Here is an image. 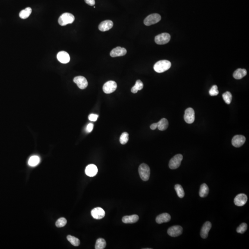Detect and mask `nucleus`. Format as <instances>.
<instances>
[{
    "label": "nucleus",
    "instance_id": "nucleus-1",
    "mask_svg": "<svg viewBox=\"0 0 249 249\" xmlns=\"http://www.w3.org/2000/svg\"><path fill=\"white\" fill-rule=\"evenodd\" d=\"M171 67V63L167 60H161L157 62L154 66V69L158 73L167 71Z\"/></svg>",
    "mask_w": 249,
    "mask_h": 249
},
{
    "label": "nucleus",
    "instance_id": "nucleus-2",
    "mask_svg": "<svg viewBox=\"0 0 249 249\" xmlns=\"http://www.w3.org/2000/svg\"><path fill=\"white\" fill-rule=\"evenodd\" d=\"M139 172L140 178L143 181H148L150 178L151 170L148 165L142 163L139 167Z\"/></svg>",
    "mask_w": 249,
    "mask_h": 249
},
{
    "label": "nucleus",
    "instance_id": "nucleus-3",
    "mask_svg": "<svg viewBox=\"0 0 249 249\" xmlns=\"http://www.w3.org/2000/svg\"><path fill=\"white\" fill-rule=\"evenodd\" d=\"M75 20V17L72 14L65 13L62 14L58 19V23L61 26H65L67 24H72Z\"/></svg>",
    "mask_w": 249,
    "mask_h": 249
},
{
    "label": "nucleus",
    "instance_id": "nucleus-4",
    "mask_svg": "<svg viewBox=\"0 0 249 249\" xmlns=\"http://www.w3.org/2000/svg\"><path fill=\"white\" fill-rule=\"evenodd\" d=\"M161 20V16L158 14H153L147 16L144 20V24L147 26L158 23Z\"/></svg>",
    "mask_w": 249,
    "mask_h": 249
},
{
    "label": "nucleus",
    "instance_id": "nucleus-5",
    "mask_svg": "<svg viewBox=\"0 0 249 249\" xmlns=\"http://www.w3.org/2000/svg\"><path fill=\"white\" fill-rule=\"evenodd\" d=\"M182 159L183 156L181 154L175 155L170 160L169 167L171 170L177 169L180 166Z\"/></svg>",
    "mask_w": 249,
    "mask_h": 249
},
{
    "label": "nucleus",
    "instance_id": "nucleus-6",
    "mask_svg": "<svg viewBox=\"0 0 249 249\" xmlns=\"http://www.w3.org/2000/svg\"><path fill=\"white\" fill-rule=\"evenodd\" d=\"M170 34L167 33H163L158 35L155 37V42L159 45H163L168 43L170 40Z\"/></svg>",
    "mask_w": 249,
    "mask_h": 249
},
{
    "label": "nucleus",
    "instance_id": "nucleus-7",
    "mask_svg": "<svg viewBox=\"0 0 249 249\" xmlns=\"http://www.w3.org/2000/svg\"><path fill=\"white\" fill-rule=\"evenodd\" d=\"M117 85L114 81H108L105 83L102 89L104 92L106 94H110L114 92L117 89Z\"/></svg>",
    "mask_w": 249,
    "mask_h": 249
},
{
    "label": "nucleus",
    "instance_id": "nucleus-8",
    "mask_svg": "<svg viewBox=\"0 0 249 249\" xmlns=\"http://www.w3.org/2000/svg\"><path fill=\"white\" fill-rule=\"evenodd\" d=\"M183 228L180 226H173L168 229L167 233L170 236L176 237L182 234Z\"/></svg>",
    "mask_w": 249,
    "mask_h": 249
},
{
    "label": "nucleus",
    "instance_id": "nucleus-9",
    "mask_svg": "<svg viewBox=\"0 0 249 249\" xmlns=\"http://www.w3.org/2000/svg\"><path fill=\"white\" fill-rule=\"evenodd\" d=\"M185 121L188 124H192L195 120V112L193 108L189 107L185 110L184 114Z\"/></svg>",
    "mask_w": 249,
    "mask_h": 249
},
{
    "label": "nucleus",
    "instance_id": "nucleus-10",
    "mask_svg": "<svg viewBox=\"0 0 249 249\" xmlns=\"http://www.w3.org/2000/svg\"><path fill=\"white\" fill-rule=\"evenodd\" d=\"M245 140L246 139L245 137L243 135H235L232 138V144L234 147L238 148L242 146L244 144Z\"/></svg>",
    "mask_w": 249,
    "mask_h": 249
},
{
    "label": "nucleus",
    "instance_id": "nucleus-11",
    "mask_svg": "<svg viewBox=\"0 0 249 249\" xmlns=\"http://www.w3.org/2000/svg\"><path fill=\"white\" fill-rule=\"evenodd\" d=\"M73 81L77 84L79 89L82 90L86 89L88 85L86 79L83 76H79L75 77L73 79Z\"/></svg>",
    "mask_w": 249,
    "mask_h": 249
},
{
    "label": "nucleus",
    "instance_id": "nucleus-12",
    "mask_svg": "<svg viewBox=\"0 0 249 249\" xmlns=\"http://www.w3.org/2000/svg\"><path fill=\"white\" fill-rule=\"evenodd\" d=\"M247 200V196L245 194L241 193L236 196L234 199V204L236 206L241 207L244 206L246 204Z\"/></svg>",
    "mask_w": 249,
    "mask_h": 249
},
{
    "label": "nucleus",
    "instance_id": "nucleus-13",
    "mask_svg": "<svg viewBox=\"0 0 249 249\" xmlns=\"http://www.w3.org/2000/svg\"><path fill=\"white\" fill-rule=\"evenodd\" d=\"M92 216L95 219H100L103 218L105 215V212L102 208L100 207L94 208L91 211Z\"/></svg>",
    "mask_w": 249,
    "mask_h": 249
},
{
    "label": "nucleus",
    "instance_id": "nucleus-14",
    "mask_svg": "<svg viewBox=\"0 0 249 249\" xmlns=\"http://www.w3.org/2000/svg\"><path fill=\"white\" fill-rule=\"evenodd\" d=\"M126 53H127V51L125 48H121L120 47H117L112 50L110 54L111 57H116L124 56L126 55Z\"/></svg>",
    "mask_w": 249,
    "mask_h": 249
},
{
    "label": "nucleus",
    "instance_id": "nucleus-15",
    "mask_svg": "<svg viewBox=\"0 0 249 249\" xmlns=\"http://www.w3.org/2000/svg\"><path fill=\"white\" fill-rule=\"evenodd\" d=\"M57 58L58 60L63 64H67L70 61V57L69 54L66 51H61L57 54Z\"/></svg>",
    "mask_w": 249,
    "mask_h": 249
},
{
    "label": "nucleus",
    "instance_id": "nucleus-16",
    "mask_svg": "<svg viewBox=\"0 0 249 249\" xmlns=\"http://www.w3.org/2000/svg\"><path fill=\"white\" fill-rule=\"evenodd\" d=\"M113 22L110 20H106L101 22L99 25V30L101 32H106L110 30L113 26Z\"/></svg>",
    "mask_w": 249,
    "mask_h": 249
},
{
    "label": "nucleus",
    "instance_id": "nucleus-17",
    "mask_svg": "<svg viewBox=\"0 0 249 249\" xmlns=\"http://www.w3.org/2000/svg\"><path fill=\"white\" fill-rule=\"evenodd\" d=\"M211 223L210 222H206L203 225L200 232V235L202 238L205 239L208 237L209 231L211 228Z\"/></svg>",
    "mask_w": 249,
    "mask_h": 249
},
{
    "label": "nucleus",
    "instance_id": "nucleus-18",
    "mask_svg": "<svg viewBox=\"0 0 249 249\" xmlns=\"http://www.w3.org/2000/svg\"><path fill=\"white\" fill-rule=\"evenodd\" d=\"M86 174L89 177H94L97 175L98 169L95 165L90 164L88 165L85 170Z\"/></svg>",
    "mask_w": 249,
    "mask_h": 249
},
{
    "label": "nucleus",
    "instance_id": "nucleus-19",
    "mask_svg": "<svg viewBox=\"0 0 249 249\" xmlns=\"http://www.w3.org/2000/svg\"><path fill=\"white\" fill-rule=\"evenodd\" d=\"M170 219L171 216L170 214L165 213L158 216L156 218V221L158 224H162L170 222Z\"/></svg>",
    "mask_w": 249,
    "mask_h": 249
},
{
    "label": "nucleus",
    "instance_id": "nucleus-20",
    "mask_svg": "<svg viewBox=\"0 0 249 249\" xmlns=\"http://www.w3.org/2000/svg\"><path fill=\"white\" fill-rule=\"evenodd\" d=\"M139 219L138 215H133L132 216H125L122 218V222L124 223L131 224L137 223Z\"/></svg>",
    "mask_w": 249,
    "mask_h": 249
},
{
    "label": "nucleus",
    "instance_id": "nucleus-21",
    "mask_svg": "<svg viewBox=\"0 0 249 249\" xmlns=\"http://www.w3.org/2000/svg\"><path fill=\"white\" fill-rule=\"evenodd\" d=\"M247 74V71L245 69H241L238 68L234 72L233 74V76L234 79H240L246 76Z\"/></svg>",
    "mask_w": 249,
    "mask_h": 249
},
{
    "label": "nucleus",
    "instance_id": "nucleus-22",
    "mask_svg": "<svg viewBox=\"0 0 249 249\" xmlns=\"http://www.w3.org/2000/svg\"><path fill=\"white\" fill-rule=\"evenodd\" d=\"M168 126V122L167 119L163 118L157 122V128L160 131H164Z\"/></svg>",
    "mask_w": 249,
    "mask_h": 249
},
{
    "label": "nucleus",
    "instance_id": "nucleus-23",
    "mask_svg": "<svg viewBox=\"0 0 249 249\" xmlns=\"http://www.w3.org/2000/svg\"><path fill=\"white\" fill-rule=\"evenodd\" d=\"M209 192V188L206 184H203L200 186L199 196L201 198H204L208 196Z\"/></svg>",
    "mask_w": 249,
    "mask_h": 249
},
{
    "label": "nucleus",
    "instance_id": "nucleus-24",
    "mask_svg": "<svg viewBox=\"0 0 249 249\" xmlns=\"http://www.w3.org/2000/svg\"><path fill=\"white\" fill-rule=\"evenodd\" d=\"M32 12V9L30 7H28L25 9L22 10L19 14L20 18L22 19H26L28 18L31 15Z\"/></svg>",
    "mask_w": 249,
    "mask_h": 249
},
{
    "label": "nucleus",
    "instance_id": "nucleus-25",
    "mask_svg": "<svg viewBox=\"0 0 249 249\" xmlns=\"http://www.w3.org/2000/svg\"><path fill=\"white\" fill-rule=\"evenodd\" d=\"M144 87L143 82L140 80H138L135 83V86L131 89V92L133 93H136L138 91L142 90Z\"/></svg>",
    "mask_w": 249,
    "mask_h": 249
},
{
    "label": "nucleus",
    "instance_id": "nucleus-26",
    "mask_svg": "<svg viewBox=\"0 0 249 249\" xmlns=\"http://www.w3.org/2000/svg\"><path fill=\"white\" fill-rule=\"evenodd\" d=\"M40 163L39 157L37 156H32L28 160L29 165L35 167L38 165Z\"/></svg>",
    "mask_w": 249,
    "mask_h": 249
},
{
    "label": "nucleus",
    "instance_id": "nucleus-27",
    "mask_svg": "<svg viewBox=\"0 0 249 249\" xmlns=\"http://www.w3.org/2000/svg\"><path fill=\"white\" fill-rule=\"evenodd\" d=\"M106 246V242L105 239L104 238H99L97 239L95 248L96 249H104L105 248Z\"/></svg>",
    "mask_w": 249,
    "mask_h": 249
},
{
    "label": "nucleus",
    "instance_id": "nucleus-28",
    "mask_svg": "<svg viewBox=\"0 0 249 249\" xmlns=\"http://www.w3.org/2000/svg\"><path fill=\"white\" fill-rule=\"evenodd\" d=\"M174 189L179 198H184L185 196L184 191L181 185L179 184L176 185L174 187Z\"/></svg>",
    "mask_w": 249,
    "mask_h": 249
},
{
    "label": "nucleus",
    "instance_id": "nucleus-29",
    "mask_svg": "<svg viewBox=\"0 0 249 249\" xmlns=\"http://www.w3.org/2000/svg\"><path fill=\"white\" fill-rule=\"evenodd\" d=\"M67 239L70 242V243L73 246H78L80 244V240L77 238L71 235H68Z\"/></svg>",
    "mask_w": 249,
    "mask_h": 249
},
{
    "label": "nucleus",
    "instance_id": "nucleus-30",
    "mask_svg": "<svg viewBox=\"0 0 249 249\" xmlns=\"http://www.w3.org/2000/svg\"><path fill=\"white\" fill-rule=\"evenodd\" d=\"M223 98L226 104H229L232 100V95L230 92H226L223 95Z\"/></svg>",
    "mask_w": 249,
    "mask_h": 249
},
{
    "label": "nucleus",
    "instance_id": "nucleus-31",
    "mask_svg": "<svg viewBox=\"0 0 249 249\" xmlns=\"http://www.w3.org/2000/svg\"><path fill=\"white\" fill-rule=\"evenodd\" d=\"M129 140V134L127 132H124L122 133L120 138V142L122 145H125Z\"/></svg>",
    "mask_w": 249,
    "mask_h": 249
},
{
    "label": "nucleus",
    "instance_id": "nucleus-32",
    "mask_svg": "<svg viewBox=\"0 0 249 249\" xmlns=\"http://www.w3.org/2000/svg\"><path fill=\"white\" fill-rule=\"evenodd\" d=\"M67 221L65 218H60L56 221L55 225L57 228H62L66 225Z\"/></svg>",
    "mask_w": 249,
    "mask_h": 249
},
{
    "label": "nucleus",
    "instance_id": "nucleus-33",
    "mask_svg": "<svg viewBox=\"0 0 249 249\" xmlns=\"http://www.w3.org/2000/svg\"><path fill=\"white\" fill-rule=\"evenodd\" d=\"M247 229V225L245 223H242L239 226L238 228L237 229V232L238 233H244Z\"/></svg>",
    "mask_w": 249,
    "mask_h": 249
},
{
    "label": "nucleus",
    "instance_id": "nucleus-34",
    "mask_svg": "<svg viewBox=\"0 0 249 249\" xmlns=\"http://www.w3.org/2000/svg\"><path fill=\"white\" fill-rule=\"evenodd\" d=\"M209 93H210V95L211 96H217L219 94L217 86L214 85L212 87L210 90L209 91Z\"/></svg>",
    "mask_w": 249,
    "mask_h": 249
},
{
    "label": "nucleus",
    "instance_id": "nucleus-35",
    "mask_svg": "<svg viewBox=\"0 0 249 249\" xmlns=\"http://www.w3.org/2000/svg\"><path fill=\"white\" fill-rule=\"evenodd\" d=\"M98 118V115L96 114H90V115H89V117H88L89 120L92 121H97Z\"/></svg>",
    "mask_w": 249,
    "mask_h": 249
},
{
    "label": "nucleus",
    "instance_id": "nucleus-36",
    "mask_svg": "<svg viewBox=\"0 0 249 249\" xmlns=\"http://www.w3.org/2000/svg\"><path fill=\"white\" fill-rule=\"evenodd\" d=\"M94 125L92 123H89L87 126L86 128V131L87 132H91L93 129Z\"/></svg>",
    "mask_w": 249,
    "mask_h": 249
},
{
    "label": "nucleus",
    "instance_id": "nucleus-37",
    "mask_svg": "<svg viewBox=\"0 0 249 249\" xmlns=\"http://www.w3.org/2000/svg\"><path fill=\"white\" fill-rule=\"evenodd\" d=\"M85 1L86 3L90 6H93L95 4V0H85Z\"/></svg>",
    "mask_w": 249,
    "mask_h": 249
},
{
    "label": "nucleus",
    "instance_id": "nucleus-38",
    "mask_svg": "<svg viewBox=\"0 0 249 249\" xmlns=\"http://www.w3.org/2000/svg\"><path fill=\"white\" fill-rule=\"evenodd\" d=\"M150 128L152 130H154L157 129V123H153V124H151V126H150Z\"/></svg>",
    "mask_w": 249,
    "mask_h": 249
}]
</instances>
